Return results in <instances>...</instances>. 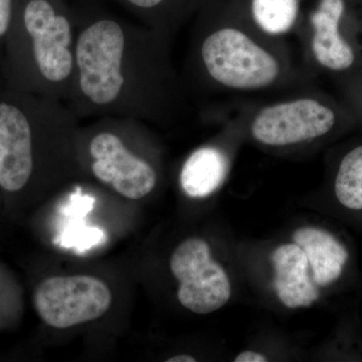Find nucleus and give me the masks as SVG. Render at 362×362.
<instances>
[{
  "label": "nucleus",
  "mask_w": 362,
  "mask_h": 362,
  "mask_svg": "<svg viewBox=\"0 0 362 362\" xmlns=\"http://www.w3.org/2000/svg\"><path fill=\"white\" fill-rule=\"evenodd\" d=\"M170 271L180 282L178 301L194 313L206 315L225 306L232 295L230 278L211 258L206 240L190 238L176 247Z\"/></svg>",
  "instance_id": "nucleus-5"
},
{
  "label": "nucleus",
  "mask_w": 362,
  "mask_h": 362,
  "mask_svg": "<svg viewBox=\"0 0 362 362\" xmlns=\"http://www.w3.org/2000/svg\"><path fill=\"white\" fill-rule=\"evenodd\" d=\"M271 259L275 268L274 288L286 307H309L318 299V289L309 275L308 259L301 247L282 245L274 251Z\"/></svg>",
  "instance_id": "nucleus-9"
},
{
  "label": "nucleus",
  "mask_w": 362,
  "mask_h": 362,
  "mask_svg": "<svg viewBox=\"0 0 362 362\" xmlns=\"http://www.w3.org/2000/svg\"><path fill=\"white\" fill-rule=\"evenodd\" d=\"M92 173L128 199H143L156 187L157 175L151 165L131 151L115 131L102 130L89 142Z\"/></svg>",
  "instance_id": "nucleus-6"
},
{
  "label": "nucleus",
  "mask_w": 362,
  "mask_h": 362,
  "mask_svg": "<svg viewBox=\"0 0 362 362\" xmlns=\"http://www.w3.org/2000/svg\"><path fill=\"white\" fill-rule=\"evenodd\" d=\"M80 11L66 0H25L23 23L47 97L71 105L77 81L76 42Z\"/></svg>",
  "instance_id": "nucleus-2"
},
{
  "label": "nucleus",
  "mask_w": 362,
  "mask_h": 362,
  "mask_svg": "<svg viewBox=\"0 0 362 362\" xmlns=\"http://www.w3.org/2000/svg\"><path fill=\"white\" fill-rule=\"evenodd\" d=\"M195 358L194 356H188V354H180V356H176L173 357H170V358L166 359V362H195Z\"/></svg>",
  "instance_id": "nucleus-17"
},
{
  "label": "nucleus",
  "mask_w": 362,
  "mask_h": 362,
  "mask_svg": "<svg viewBox=\"0 0 362 362\" xmlns=\"http://www.w3.org/2000/svg\"><path fill=\"white\" fill-rule=\"evenodd\" d=\"M14 0H0V37H4L13 18Z\"/></svg>",
  "instance_id": "nucleus-15"
},
{
  "label": "nucleus",
  "mask_w": 362,
  "mask_h": 362,
  "mask_svg": "<svg viewBox=\"0 0 362 362\" xmlns=\"http://www.w3.org/2000/svg\"><path fill=\"white\" fill-rule=\"evenodd\" d=\"M332 110L315 100L301 99L268 107L259 112L252 125L257 141L286 146L321 137L332 129Z\"/></svg>",
  "instance_id": "nucleus-7"
},
{
  "label": "nucleus",
  "mask_w": 362,
  "mask_h": 362,
  "mask_svg": "<svg viewBox=\"0 0 362 362\" xmlns=\"http://www.w3.org/2000/svg\"><path fill=\"white\" fill-rule=\"evenodd\" d=\"M338 202L351 211H362V146L345 156L335 180Z\"/></svg>",
  "instance_id": "nucleus-13"
},
{
  "label": "nucleus",
  "mask_w": 362,
  "mask_h": 362,
  "mask_svg": "<svg viewBox=\"0 0 362 362\" xmlns=\"http://www.w3.org/2000/svg\"><path fill=\"white\" fill-rule=\"evenodd\" d=\"M228 173V159L221 150L204 147L195 150L183 164L180 185L192 199H204L214 194Z\"/></svg>",
  "instance_id": "nucleus-12"
},
{
  "label": "nucleus",
  "mask_w": 362,
  "mask_h": 362,
  "mask_svg": "<svg viewBox=\"0 0 362 362\" xmlns=\"http://www.w3.org/2000/svg\"><path fill=\"white\" fill-rule=\"evenodd\" d=\"M235 362H266L268 358L264 354L259 352L252 351V350H246L240 352L239 356L235 357Z\"/></svg>",
  "instance_id": "nucleus-16"
},
{
  "label": "nucleus",
  "mask_w": 362,
  "mask_h": 362,
  "mask_svg": "<svg viewBox=\"0 0 362 362\" xmlns=\"http://www.w3.org/2000/svg\"><path fill=\"white\" fill-rule=\"evenodd\" d=\"M293 239L306 254L317 286L329 285L340 277L349 252L337 238L320 228L306 226L297 230Z\"/></svg>",
  "instance_id": "nucleus-11"
},
{
  "label": "nucleus",
  "mask_w": 362,
  "mask_h": 362,
  "mask_svg": "<svg viewBox=\"0 0 362 362\" xmlns=\"http://www.w3.org/2000/svg\"><path fill=\"white\" fill-rule=\"evenodd\" d=\"M343 11V0H321L311 16L315 30L312 40L314 56L321 65L333 71L346 70L354 62L351 47L339 33Z\"/></svg>",
  "instance_id": "nucleus-10"
},
{
  "label": "nucleus",
  "mask_w": 362,
  "mask_h": 362,
  "mask_svg": "<svg viewBox=\"0 0 362 362\" xmlns=\"http://www.w3.org/2000/svg\"><path fill=\"white\" fill-rule=\"evenodd\" d=\"M78 11L77 81L71 108L78 117H142L147 59L141 30L95 7Z\"/></svg>",
  "instance_id": "nucleus-1"
},
{
  "label": "nucleus",
  "mask_w": 362,
  "mask_h": 362,
  "mask_svg": "<svg viewBox=\"0 0 362 362\" xmlns=\"http://www.w3.org/2000/svg\"><path fill=\"white\" fill-rule=\"evenodd\" d=\"M111 303L112 293L106 283L87 275L45 279L33 296L40 319L57 329L96 320Z\"/></svg>",
  "instance_id": "nucleus-4"
},
{
  "label": "nucleus",
  "mask_w": 362,
  "mask_h": 362,
  "mask_svg": "<svg viewBox=\"0 0 362 362\" xmlns=\"http://www.w3.org/2000/svg\"><path fill=\"white\" fill-rule=\"evenodd\" d=\"M33 171V125L30 116L9 102H0V187L23 189Z\"/></svg>",
  "instance_id": "nucleus-8"
},
{
  "label": "nucleus",
  "mask_w": 362,
  "mask_h": 362,
  "mask_svg": "<svg viewBox=\"0 0 362 362\" xmlns=\"http://www.w3.org/2000/svg\"><path fill=\"white\" fill-rule=\"evenodd\" d=\"M207 73L220 84L235 89H259L275 82L277 61L235 28L211 33L202 45Z\"/></svg>",
  "instance_id": "nucleus-3"
},
{
  "label": "nucleus",
  "mask_w": 362,
  "mask_h": 362,
  "mask_svg": "<svg viewBox=\"0 0 362 362\" xmlns=\"http://www.w3.org/2000/svg\"><path fill=\"white\" fill-rule=\"evenodd\" d=\"M298 0H252L255 21L270 35L287 33L297 18Z\"/></svg>",
  "instance_id": "nucleus-14"
}]
</instances>
